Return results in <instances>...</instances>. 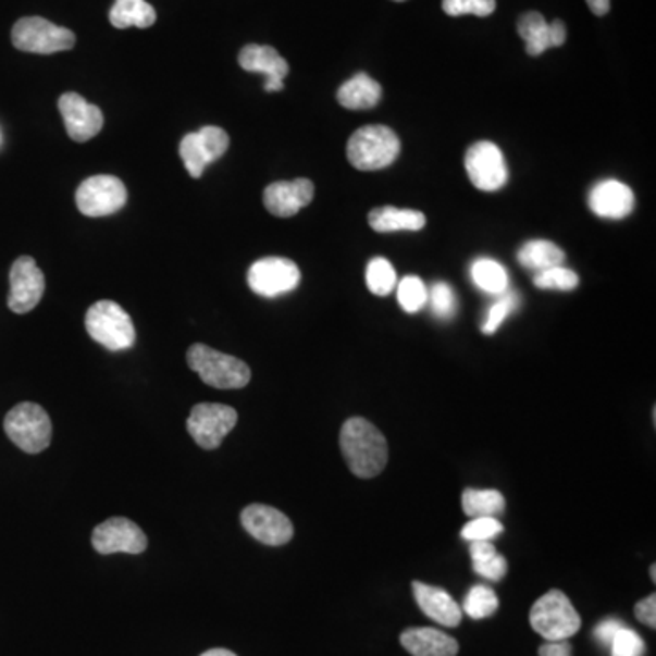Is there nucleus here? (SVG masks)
I'll return each instance as SVG.
<instances>
[{
  "mask_svg": "<svg viewBox=\"0 0 656 656\" xmlns=\"http://www.w3.org/2000/svg\"><path fill=\"white\" fill-rule=\"evenodd\" d=\"M585 2H587L591 12L598 15V17L607 15V13H609V8H611V0H585Z\"/></svg>",
  "mask_w": 656,
  "mask_h": 656,
  "instance_id": "obj_42",
  "label": "nucleus"
},
{
  "mask_svg": "<svg viewBox=\"0 0 656 656\" xmlns=\"http://www.w3.org/2000/svg\"><path fill=\"white\" fill-rule=\"evenodd\" d=\"M91 545L99 555H140L148 547V539L137 523L128 518L115 517L97 525L91 534Z\"/></svg>",
  "mask_w": 656,
  "mask_h": 656,
  "instance_id": "obj_14",
  "label": "nucleus"
},
{
  "mask_svg": "<svg viewBox=\"0 0 656 656\" xmlns=\"http://www.w3.org/2000/svg\"><path fill=\"white\" fill-rule=\"evenodd\" d=\"M518 34L525 40V51L531 57H539L550 48L566 45L567 29L561 21L547 24L544 15L529 12L518 21Z\"/></svg>",
  "mask_w": 656,
  "mask_h": 656,
  "instance_id": "obj_18",
  "label": "nucleus"
},
{
  "mask_svg": "<svg viewBox=\"0 0 656 656\" xmlns=\"http://www.w3.org/2000/svg\"><path fill=\"white\" fill-rule=\"evenodd\" d=\"M399 642L412 656H456L460 645L450 634L432 628L407 629Z\"/></svg>",
  "mask_w": 656,
  "mask_h": 656,
  "instance_id": "obj_22",
  "label": "nucleus"
},
{
  "mask_svg": "<svg viewBox=\"0 0 656 656\" xmlns=\"http://www.w3.org/2000/svg\"><path fill=\"white\" fill-rule=\"evenodd\" d=\"M533 281L534 285L542 288V290L571 292L580 285V277H578L577 272L566 269L564 264L536 272Z\"/></svg>",
  "mask_w": 656,
  "mask_h": 656,
  "instance_id": "obj_32",
  "label": "nucleus"
},
{
  "mask_svg": "<svg viewBox=\"0 0 656 656\" xmlns=\"http://www.w3.org/2000/svg\"><path fill=\"white\" fill-rule=\"evenodd\" d=\"M4 431L18 449L39 455L51 444V420L40 405L18 404L4 418Z\"/></svg>",
  "mask_w": 656,
  "mask_h": 656,
  "instance_id": "obj_6",
  "label": "nucleus"
},
{
  "mask_svg": "<svg viewBox=\"0 0 656 656\" xmlns=\"http://www.w3.org/2000/svg\"><path fill=\"white\" fill-rule=\"evenodd\" d=\"M314 199V183L310 180L277 181L264 188V208L275 218H294Z\"/></svg>",
  "mask_w": 656,
  "mask_h": 656,
  "instance_id": "obj_17",
  "label": "nucleus"
},
{
  "mask_svg": "<svg viewBox=\"0 0 656 656\" xmlns=\"http://www.w3.org/2000/svg\"><path fill=\"white\" fill-rule=\"evenodd\" d=\"M466 170L478 190L496 191L509 181L504 153L491 140H480L467 150Z\"/></svg>",
  "mask_w": 656,
  "mask_h": 656,
  "instance_id": "obj_12",
  "label": "nucleus"
},
{
  "mask_svg": "<svg viewBox=\"0 0 656 656\" xmlns=\"http://www.w3.org/2000/svg\"><path fill=\"white\" fill-rule=\"evenodd\" d=\"M426 305H431L432 314L440 320H453L458 310V299H456L453 286L447 285L444 281H437L431 286Z\"/></svg>",
  "mask_w": 656,
  "mask_h": 656,
  "instance_id": "obj_33",
  "label": "nucleus"
},
{
  "mask_svg": "<svg viewBox=\"0 0 656 656\" xmlns=\"http://www.w3.org/2000/svg\"><path fill=\"white\" fill-rule=\"evenodd\" d=\"M12 42L17 50L26 53L51 55L59 51L72 50L75 46V35L46 18L24 17L13 26Z\"/></svg>",
  "mask_w": 656,
  "mask_h": 656,
  "instance_id": "obj_7",
  "label": "nucleus"
},
{
  "mask_svg": "<svg viewBox=\"0 0 656 656\" xmlns=\"http://www.w3.org/2000/svg\"><path fill=\"white\" fill-rule=\"evenodd\" d=\"M504 533V525L499 523L498 518L480 517L472 518L466 528L461 529V539L467 542H478V540H493Z\"/></svg>",
  "mask_w": 656,
  "mask_h": 656,
  "instance_id": "obj_36",
  "label": "nucleus"
},
{
  "mask_svg": "<svg viewBox=\"0 0 656 656\" xmlns=\"http://www.w3.org/2000/svg\"><path fill=\"white\" fill-rule=\"evenodd\" d=\"M339 445L348 469L358 478H376L387 467V440L364 418H350L343 423Z\"/></svg>",
  "mask_w": 656,
  "mask_h": 656,
  "instance_id": "obj_1",
  "label": "nucleus"
},
{
  "mask_svg": "<svg viewBox=\"0 0 656 656\" xmlns=\"http://www.w3.org/2000/svg\"><path fill=\"white\" fill-rule=\"evenodd\" d=\"M248 286L263 298H280L296 290L301 281L298 264L286 258H263L250 267Z\"/></svg>",
  "mask_w": 656,
  "mask_h": 656,
  "instance_id": "obj_11",
  "label": "nucleus"
},
{
  "mask_svg": "<svg viewBox=\"0 0 656 656\" xmlns=\"http://www.w3.org/2000/svg\"><path fill=\"white\" fill-rule=\"evenodd\" d=\"M382 99V86L367 73H356L337 90V102L347 110H369Z\"/></svg>",
  "mask_w": 656,
  "mask_h": 656,
  "instance_id": "obj_23",
  "label": "nucleus"
},
{
  "mask_svg": "<svg viewBox=\"0 0 656 656\" xmlns=\"http://www.w3.org/2000/svg\"><path fill=\"white\" fill-rule=\"evenodd\" d=\"M499 602L498 596L487 585H474L469 593H467L466 602H463V611L474 620H482V618L493 617L496 609H498Z\"/></svg>",
  "mask_w": 656,
  "mask_h": 656,
  "instance_id": "obj_29",
  "label": "nucleus"
},
{
  "mask_svg": "<svg viewBox=\"0 0 656 656\" xmlns=\"http://www.w3.org/2000/svg\"><path fill=\"white\" fill-rule=\"evenodd\" d=\"M634 615L639 618L640 622L649 626V628H656V596L649 595L644 601H640L634 606Z\"/></svg>",
  "mask_w": 656,
  "mask_h": 656,
  "instance_id": "obj_39",
  "label": "nucleus"
},
{
  "mask_svg": "<svg viewBox=\"0 0 656 656\" xmlns=\"http://www.w3.org/2000/svg\"><path fill=\"white\" fill-rule=\"evenodd\" d=\"M461 505L467 517H499L505 510L504 494L494 488H466Z\"/></svg>",
  "mask_w": 656,
  "mask_h": 656,
  "instance_id": "obj_27",
  "label": "nucleus"
},
{
  "mask_svg": "<svg viewBox=\"0 0 656 656\" xmlns=\"http://www.w3.org/2000/svg\"><path fill=\"white\" fill-rule=\"evenodd\" d=\"M86 331L94 342L119 352L135 345V326L128 312L113 301H97L86 312Z\"/></svg>",
  "mask_w": 656,
  "mask_h": 656,
  "instance_id": "obj_5",
  "label": "nucleus"
},
{
  "mask_svg": "<svg viewBox=\"0 0 656 656\" xmlns=\"http://www.w3.org/2000/svg\"><path fill=\"white\" fill-rule=\"evenodd\" d=\"M529 622L547 642L571 639L582 628V620L571 601L558 590L549 591L534 602L529 612Z\"/></svg>",
  "mask_w": 656,
  "mask_h": 656,
  "instance_id": "obj_4",
  "label": "nucleus"
},
{
  "mask_svg": "<svg viewBox=\"0 0 656 656\" xmlns=\"http://www.w3.org/2000/svg\"><path fill=\"white\" fill-rule=\"evenodd\" d=\"M401 143L393 129L380 124L356 129L348 139L347 158L354 169L376 172L387 169L398 159Z\"/></svg>",
  "mask_w": 656,
  "mask_h": 656,
  "instance_id": "obj_2",
  "label": "nucleus"
},
{
  "mask_svg": "<svg viewBox=\"0 0 656 656\" xmlns=\"http://www.w3.org/2000/svg\"><path fill=\"white\" fill-rule=\"evenodd\" d=\"M59 112L66 124V132L75 143L94 139L102 129L104 115L101 108L90 104L79 94L67 91L59 99Z\"/></svg>",
  "mask_w": 656,
  "mask_h": 656,
  "instance_id": "obj_16",
  "label": "nucleus"
},
{
  "mask_svg": "<svg viewBox=\"0 0 656 656\" xmlns=\"http://www.w3.org/2000/svg\"><path fill=\"white\" fill-rule=\"evenodd\" d=\"M517 258L523 269L542 272V270L564 264L566 252L553 242L533 239V242H528L520 248Z\"/></svg>",
  "mask_w": 656,
  "mask_h": 656,
  "instance_id": "obj_26",
  "label": "nucleus"
},
{
  "mask_svg": "<svg viewBox=\"0 0 656 656\" xmlns=\"http://www.w3.org/2000/svg\"><path fill=\"white\" fill-rule=\"evenodd\" d=\"M201 656H237V655H236V653H232V651L221 649V647H218V649H210V651H207V653H202Z\"/></svg>",
  "mask_w": 656,
  "mask_h": 656,
  "instance_id": "obj_43",
  "label": "nucleus"
},
{
  "mask_svg": "<svg viewBox=\"0 0 656 656\" xmlns=\"http://www.w3.org/2000/svg\"><path fill=\"white\" fill-rule=\"evenodd\" d=\"M540 656H572V647L567 640L545 642L539 649Z\"/></svg>",
  "mask_w": 656,
  "mask_h": 656,
  "instance_id": "obj_41",
  "label": "nucleus"
},
{
  "mask_svg": "<svg viewBox=\"0 0 656 656\" xmlns=\"http://www.w3.org/2000/svg\"><path fill=\"white\" fill-rule=\"evenodd\" d=\"M626 623L620 622V620H615V618H609V620H604V622L598 623L595 629V639L601 642V644L609 645L611 644L612 636L617 634L618 629L623 628Z\"/></svg>",
  "mask_w": 656,
  "mask_h": 656,
  "instance_id": "obj_40",
  "label": "nucleus"
},
{
  "mask_svg": "<svg viewBox=\"0 0 656 656\" xmlns=\"http://www.w3.org/2000/svg\"><path fill=\"white\" fill-rule=\"evenodd\" d=\"M416 604L426 617L434 622L442 623L445 628H456L461 622V609L455 598L445 590L426 585L423 582H412Z\"/></svg>",
  "mask_w": 656,
  "mask_h": 656,
  "instance_id": "obj_21",
  "label": "nucleus"
},
{
  "mask_svg": "<svg viewBox=\"0 0 656 656\" xmlns=\"http://www.w3.org/2000/svg\"><path fill=\"white\" fill-rule=\"evenodd\" d=\"M231 146V137L218 126H205L199 132L183 137L180 145L181 159L194 180H199L208 164L215 163L225 156Z\"/></svg>",
  "mask_w": 656,
  "mask_h": 656,
  "instance_id": "obj_10",
  "label": "nucleus"
},
{
  "mask_svg": "<svg viewBox=\"0 0 656 656\" xmlns=\"http://www.w3.org/2000/svg\"><path fill=\"white\" fill-rule=\"evenodd\" d=\"M590 208L598 218H628L634 208L633 190L617 180L602 181L591 190Z\"/></svg>",
  "mask_w": 656,
  "mask_h": 656,
  "instance_id": "obj_20",
  "label": "nucleus"
},
{
  "mask_svg": "<svg viewBox=\"0 0 656 656\" xmlns=\"http://www.w3.org/2000/svg\"><path fill=\"white\" fill-rule=\"evenodd\" d=\"M442 8L450 17H461V15L488 17L496 10V0H444Z\"/></svg>",
  "mask_w": 656,
  "mask_h": 656,
  "instance_id": "obj_35",
  "label": "nucleus"
},
{
  "mask_svg": "<svg viewBox=\"0 0 656 656\" xmlns=\"http://www.w3.org/2000/svg\"><path fill=\"white\" fill-rule=\"evenodd\" d=\"M45 288V274L35 259L29 256L15 259L10 270V310L15 314H28L40 304Z\"/></svg>",
  "mask_w": 656,
  "mask_h": 656,
  "instance_id": "obj_13",
  "label": "nucleus"
},
{
  "mask_svg": "<svg viewBox=\"0 0 656 656\" xmlns=\"http://www.w3.org/2000/svg\"><path fill=\"white\" fill-rule=\"evenodd\" d=\"M655 569H656L655 566H651V578H653V582H655V580H656Z\"/></svg>",
  "mask_w": 656,
  "mask_h": 656,
  "instance_id": "obj_44",
  "label": "nucleus"
},
{
  "mask_svg": "<svg viewBox=\"0 0 656 656\" xmlns=\"http://www.w3.org/2000/svg\"><path fill=\"white\" fill-rule=\"evenodd\" d=\"M472 566L480 577L487 578L491 582H499L507 574V560L498 553L487 560L476 561Z\"/></svg>",
  "mask_w": 656,
  "mask_h": 656,
  "instance_id": "obj_38",
  "label": "nucleus"
},
{
  "mask_svg": "<svg viewBox=\"0 0 656 656\" xmlns=\"http://www.w3.org/2000/svg\"><path fill=\"white\" fill-rule=\"evenodd\" d=\"M128 191L123 181L113 175H94L77 188L75 201L86 218H107L126 205Z\"/></svg>",
  "mask_w": 656,
  "mask_h": 656,
  "instance_id": "obj_9",
  "label": "nucleus"
},
{
  "mask_svg": "<svg viewBox=\"0 0 656 656\" xmlns=\"http://www.w3.org/2000/svg\"><path fill=\"white\" fill-rule=\"evenodd\" d=\"M472 283L493 296H502L509 288V274L504 264H499L494 259H476L471 267Z\"/></svg>",
  "mask_w": 656,
  "mask_h": 656,
  "instance_id": "obj_28",
  "label": "nucleus"
},
{
  "mask_svg": "<svg viewBox=\"0 0 656 656\" xmlns=\"http://www.w3.org/2000/svg\"><path fill=\"white\" fill-rule=\"evenodd\" d=\"M186 361L191 371L201 376L202 382L215 388L247 387L252 377L248 364L242 359L219 352L215 348L196 343L188 348Z\"/></svg>",
  "mask_w": 656,
  "mask_h": 656,
  "instance_id": "obj_3",
  "label": "nucleus"
},
{
  "mask_svg": "<svg viewBox=\"0 0 656 656\" xmlns=\"http://www.w3.org/2000/svg\"><path fill=\"white\" fill-rule=\"evenodd\" d=\"M156 21H158V13L146 0H115V4L110 10V23L117 29H146L153 26Z\"/></svg>",
  "mask_w": 656,
  "mask_h": 656,
  "instance_id": "obj_25",
  "label": "nucleus"
},
{
  "mask_svg": "<svg viewBox=\"0 0 656 656\" xmlns=\"http://www.w3.org/2000/svg\"><path fill=\"white\" fill-rule=\"evenodd\" d=\"M426 219L420 210H407V208L382 207L374 208L369 213V225L372 231L380 234L387 232L421 231L425 226Z\"/></svg>",
  "mask_w": 656,
  "mask_h": 656,
  "instance_id": "obj_24",
  "label": "nucleus"
},
{
  "mask_svg": "<svg viewBox=\"0 0 656 656\" xmlns=\"http://www.w3.org/2000/svg\"><path fill=\"white\" fill-rule=\"evenodd\" d=\"M394 2H405V0H394Z\"/></svg>",
  "mask_w": 656,
  "mask_h": 656,
  "instance_id": "obj_45",
  "label": "nucleus"
},
{
  "mask_svg": "<svg viewBox=\"0 0 656 656\" xmlns=\"http://www.w3.org/2000/svg\"><path fill=\"white\" fill-rule=\"evenodd\" d=\"M518 305H520V296L517 292L505 290L498 301L488 309L482 325L483 334L493 336L494 332L504 325V321L518 309Z\"/></svg>",
  "mask_w": 656,
  "mask_h": 656,
  "instance_id": "obj_34",
  "label": "nucleus"
},
{
  "mask_svg": "<svg viewBox=\"0 0 656 656\" xmlns=\"http://www.w3.org/2000/svg\"><path fill=\"white\" fill-rule=\"evenodd\" d=\"M612 656H644L645 644L639 633H634L631 629H618L617 634L611 640Z\"/></svg>",
  "mask_w": 656,
  "mask_h": 656,
  "instance_id": "obj_37",
  "label": "nucleus"
},
{
  "mask_svg": "<svg viewBox=\"0 0 656 656\" xmlns=\"http://www.w3.org/2000/svg\"><path fill=\"white\" fill-rule=\"evenodd\" d=\"M236 409L228 405L199 404L190 410L186 429L201 449H218L228 432L237 425Z\"/></svg>",
  "mask_w": 656,
  "mask_h": 656,
  "instance_id": "obj_8",
  "label": "nucleus"
},
{
  "mask_svg": "<svg viewBox=\"0 0 656 656\" xmlns=\"http://www.w3.org/2000/svg\"><path fill=\"white\" fill-rule=\"evenodd\" d=\"M239 64L245 72L264 75V91H281L288 75V62L272 46L248 45L239 53Z\"/></svg>",
  "mask_w": 656,
  "mask_h": 656,
  "instance_id": "obj_19",
  "label": "nucleus"
},
{
  "mask_svg": "<svg viewBox=\"0 0 656 656\" xmlns=\"http://www.w3.org/2000/svg\"><path fill=\"white\" fill-rule=\"evenodd\" d=\"M242 523L252 539L264 545H285L294 536L290 518L269 505L252 504L245 507Z\"/></svg>",
  "mask_w": 656,
  "mask_h": 656,
  "instance_id": "obj_15",
  "label": "nucleus"
},
{
  "mask_svg": "<svg viewBox=\"0 0 656 656\" xmlns=\"http://www.w3.org/2000/svg\"><path fill=\"white\" fill-rule=\"evenodd\" d=\"M398 283L396 270L385 258L372 259L367 267V286L376 296H388Z\"/></svg>",
  "mask_w": 656,
  "mask_h": 656,
  "instance_id": "obj_30",
  "label": "nucleus"
},
{
  "mask_svg": "<svg viewBox=\"0 0 656 656\" xmlns=\"http://www.w3.org/2000/svg\"><path fill=\"white\" fill-rule=\"evenodd\" d=\"M429 288L425 283L416 277V275H407L398 285V301L401 309L409 314H416L420 310L425 309L426 299H429Z\"/></svg>",
  "mask_w": 656,
  "mask_h": 656,
  "instance_id": "obj_31",
  "label": "nucleus"
}]
</instances>
